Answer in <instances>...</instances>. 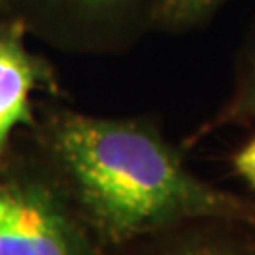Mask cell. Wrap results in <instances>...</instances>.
Returning <instances> with one entry per match:
<instances>
[{"label": "cell", "mask_w": 255, "mask_h": 255, "mask_svg": "<svg viewBox=\"0 0 255 255\" xmlns=\"http://www.w3.org/2000/svg\"><path fill=\"white\" fill-rule=\"evenodd\" d=\"M255 121V23L235 55L233 89L221 108L185 140L193 146L225 127H246Z\"/></svg>", "instance_id": "8992f818"}, {"label": "cell", "mask_w": 255, "mask_h": 255, "mask_svg": "<svg viewBox=\"0 0 255 255\" xmlns=\"http://www.w3.org/2000/svg\"><path fill=\"white\" fill-rule=\"evenodd\" d=\"M23 21L0 8V166L15 128L34 123L32 93H59L57 74L27 47Z\"/></svg>", "instance_id": "277c9868"}, {"label": "cell", "mask_w": 255, "mask_h": 255, "mask_svg": "<svg viewBox=\"0 0 255 255\" xmlns=\"http://www.w3.org/2000/svg\"><path fill=\"white\" fill-rule=\"evenodd\" d=\"M157 0H0V8L49 40L80 55L127 53L153 32Z\"/></svg>", "instance_id": "3957f363"}, {"label": "cell", "mask_w": 255, "mask_h": 255, "mask_svg": "<svg viewBox=\"0 0 255 255\" xmlns=\"http://www.w3.org/2000/svg\"><path fill=\"white\" fill-rule=\"evenodd\" d=\"M235 172L255 191V136L246 142L233 157Z\"/></svg>", "instance_id": "ba28073f"}, {"label": "cell", "mask_w": 255, "mask_h": 255, "mask_svg": "<svg viewBox=\"0 0 255 255\" xmlns=\"http://www.w3.org/2000/svg\"><path fill=\"white\" fill-rule=\"evenodd\" d=\"M229 0H157L155 32L182 34L206 25Z\"/></svg>", "instance_id": "52a82bcc"}, {"label": "cell", "mask_w": 255, "mask_h": 255, "mask_svg": "<svg viewBox=\"0 0 255 255\" xmlns=\"http://www.w3.org/2000/svg\"><path fill=\"white\" fill-rule=\"evenodd\" d=\"M36 157L108 252L185 221H255V201L199 178L149 118L47 106L30 125Z\"/></svg>", "instance_id": "6da1fadb"}, {"label": "cell", "mask_w": 255, "mask_h": 255, "mask_svg": "<svg viewBox=\"0 0 255 255\" xmlns=\"http://www.w3.org/2000/svg\"><path fill=\"white\" fill-rule=\"evenodd\" d=\"M0 255H110L38 157L0 166Z\"/></svg>", "instance_id": "7a4b0ae2"}, {"label": "cell", "mask_w": 255, "mask_h": 255, "mask_svg": "<svg viewBox=\"0 0 255 255\" xmlns=\"http://www.w3.org/2000/svg\"><path fill=\"white\" fill-rule=\"evenodd\" d=\"M110 255H255V221L208 218L138 238Z\"/></svg>", "instance_id": "5b68a950"}]
</instances>
